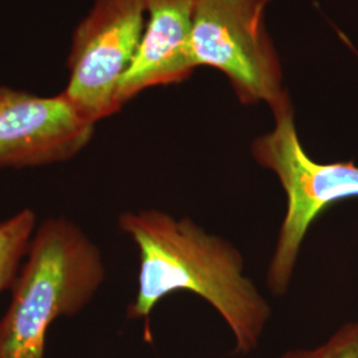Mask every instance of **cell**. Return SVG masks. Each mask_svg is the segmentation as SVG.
Segmentation results:
<instances>
[{
    "label": "cell",
    "instance_id": "6da1fadb",
    "mask_svg": "<svg viewBox=\"0 0 358 358\" xmlns=\"http://www.w3.org/2000/svg\"><path fill=\"white\" fill-rule=\"evenodd\" d=\"M118 227L138 250V287L128 307L130 320L149 319L169 294L192 292L206 300L229 325L235 352L250 355L259 346L272 309L254 282L244 275L241 251L210 234L190 217L157 208L125 211Z\"/></svg>",
    "mask_w": 358,
    "mask_h": 358
},
{
    "label": "cell",
    "instance_id": "7a4b0ae2",
    "mask_svg": "<svg viewBox=\"0 0 358 358\" xmlns=\"http://www.w3.org/2000/svg\"><path fill=\"white\" fill-rule=\"evenodd\" d=\"M105 279L103 254L76 222L38 223L0 319V358L45 357L52 324L83 312Z\"/></svg>",
    "mask_w": 358,
    "mask_h": 358
},
{
    "label": "cell",
    "instance_id": "3957f363",
    "mask_svg": "<svg viewBox=\"0 0 358 358\" xmlns=\"http://www.w3.org/2000/svg\"><path fill=\"white\" fill-rule=\"evenodd\" d=\"M272 115L273 128L254 140L251 153L257 165L275 174L287 198L267 268L269 291L284 294L313 222L331 206L358 196V166L352 161L321 164L308 155L289 96L272 109Z\"/></svg>",
    "mask_w": 358,
    "mask_h": 358
},
{
    "label": "cell",
    "instance_id": "277c9868",
    "mask_svg": "<svg viewBox=\"0 0 358 358\" xmlns=\"http://www.w3.org/2000/svg\"><path fill=\"white\" fill-rule=\"evenodd\" d=\"M268 0H198L192 26V59L229 78L243 105L271 110L289 96L282 88L280 59L266 26Z\"/></svg>",
    "mask_w": 358,
    "mask_h": 358
},
{
    "label": "cell",
    "instance_id": "5b68a950",
    "mask_svg": "<svg viewBox=\"0 0 358 358\" xmlns=\"http://www.w3.org/2000/svg\"><path fill=\"white\" fill-rule=\"evenodd\" d=\"M146 23L145 0H93L77 24L62 92L77 113L97 125L120 112L118 88L133 63Z\"/></svg>",
    "mask_w": 358,
    "mask_h": 358
},
{
    "label": "cell",
    "instance_id": "8992f818",
    "mask_svg": "<svg viewBox=\"0 0 358 358\" xmlns=\"http://www.w3.org/2000/svg\"><path fill=\"white\" fill-rule=\"evenodd\" d=\"M94 130L63 93L38 96L0 85V169L68 162L90 145Z\"/></svg>",
    "mask_w": 358,
    "mask_h": 358
},
{
    "label": "cell",
    "instance_id": "52a82bcc",
    "mask_svg": "<svg viewBox=\"0 0 358 358\" xmlns=\"http://www.w3.org/2000/svg\"><path fill=\"white\" fill-rule=\"evenodd\" d=\"M198 0H145L146 23L136 57L118 88L121 108L143 90L180 84L196 69L192 26Z\"/></svg>",
    "mask_w": 358,
    "mask_h": 358
},
{
    "label": "cell",
    "instance_id": "ba28073f",
    "mask_svg": "<svg viewBox=\"0 0 358 358\" xmlns=\"http://www.w3.org/2000/svg\"><path fill=\"white\" fill-rule=\"evenodd\" d=\"M36 226V214L28 207L0 222V296L13 288Z\"/></svg>",
    "mask_w": 358,
    "mask_h": 358
},
{
    "label": "cell",
    "instance_id": "9c48e42d",
    "mask_svg": "<svg viewBox=\"0 0 358 358\" xmlns=\"http://www.w3.org/2000/svg\"><path fill=\"white\" fill-rule=\"evenodd\" d=\"M276 358H358V320L348 321L321 345L292 349Z\"/></svg>",
    "mask_w": 358,
    "mask_h": 358
}]
</instances>
